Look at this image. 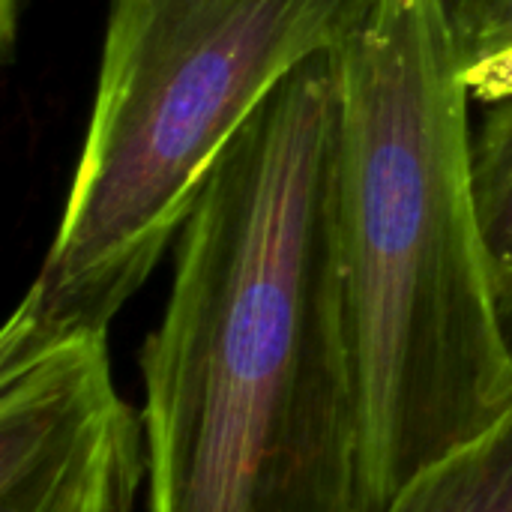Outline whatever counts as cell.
Masks as SVG:
<instances>
[{
    "label": "cell",
    "mask_w": 512,
    "mask_h": 512,
    "mask_svg": "<svg viewBox=\"0 0 512 512\" xmlns=\"http://www.w3.org/2000/svg\"><path fill=\"white\" fill-rule=\"evenodd\" d=\"M498 312H501V330H504V342L512 360V291L498 297Z\"/></svg>",
    "instance_id": "ba28073f"
},
{
    "label": "cell",
    "mask_w": 512,
    "mask_h": 512,
    "mask_svg": "<svg viewBox=\"0 0 512 512\" xmlns=\"http://www.w3.org/2000/svg\"><path fill=\"white\" fill-rule=\"evenodd\" d=\"M339 276L360 512L512 414V360L471 174L450 0H384L339 51Z\"/></svg>",
    "instance_id": "7a4b0ae2"
},
{
    "label": "cell",
    "mask_w": 512,
    "mask_h": 512,
    "mask_svg": "<svg viewBox=\"0 0 512 512\" xmlns=\"http://www.w3.org/2000/svg\"><path fill=\"white\" fill-rule=\"evenodd\" d=\"M471 174L498 297L512 291V93L486 105L471 138Z\"/></svg>",
    "instance_id": "5b68a950"
},
{
    "label": "cell",
    "mask_w": 512,
    "mask_h": 512,
    "mask_svg": "<svg viewBox=\"0 0 512 512\" xmlns=\"http://www.w3.org/2000/svg\"><path fill=\"white\" fill-rule=\"evenodd\" d=\"M381 3L108 0L81 156L48 255L0 333V363L108 336L252 114Z\"/></svg>",
    "instance_id": "3957f363"
},
{
    "label": "cell",
    "mask_w": 512,
    "mask_h": 512,
    "mask_svg": "<svg viewBox=\"0 0 512 512\" xmlns=\"http://www.w3.org/2000/svg\"><path fill=\"white\" fill-rule=\"evenodd\" d=\"M465 81L471 90V99L489 105L495 99H504L512 93V48L504 54H495L483 63H474L465 69Z\"/></svg>",
    "instance_id": "52a82bcc"
},
{
    "label": "cell",
    "mask_w": 512,
    "mask_h": 512,
    "mask_svg": "<svg viewBox=\"0 0 512 512\" xmlns=\"http://www.w3.org/2000/svg\"><path fill=\"white\" fill-rule=\"evenodd\" d=\"M465 69L512 48V0H450Z\"/></svg>",
    "instance_id": "8992f818"
},
{
    "label": "cell",
    "mask_w": 512,
    "mask_h": 512,
    "mask_svg": "<svg viewBox=\"0 0 512 512\" xmlns=\"http://www.w3.org/2000/svg\"><path fill=\"white\" fill-rule=\"evenodd\" d=\"M384 512H512V414L468 450L417 477Z\"/></svg>",
    "instance_id": "277c9868"
},
{
    "label": "cell",
    "mask_w": 512,
    "mask_h": 512,
    "mask_svg": "<svg viewBox=\"0 0 512 512\" xmlns=\"http://www.w3.org/2000/svg\"><path fill=\"white\" fill-rule=\"evenodd\" d=\"M339 153L324 54L270 93L201 183L141 348L150 512H360Z\"/></svg>",
    "instance_id": "6da1fadb"
}]
</instances>
